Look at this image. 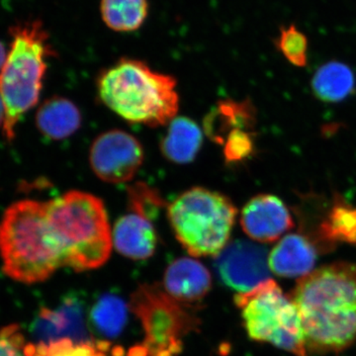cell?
<instances>
[{"instance_id":"cell-28","label":"cell","mask_w":356,"mask_h":356,"mask_svg":"<svg viewBox=\"0 0 356 356\" xmlns=\"http://www.w3.org/2000/svg\"><path fill=\"white\" fill-rule=\"evenodd\" d=\"M7 58V54L6 50V46H4L2 42H0V70L3 67L4 63H6Z\"/></svg>"},{"instance_id":"cell-19","label":"cell","mask_w":356,"mask_h":356,"mask_svg":"<svg viewBox=\"0 0 356 356\" xmlns=\"http://www.w3.org/2000/svg\"><path fill=\"white\" fill-rule=\"evenodd\" d=\"M355 77L348 65L332 60L318 67L312 79V88L318 99L339 102L353 92Z\"/></svg>"},{"instance_id":"cell-11","label":"cell","mask_w":356,"mask_h":356,"mask_svg":"<svg viewBox=\"0 0 356 356\" xmlns=\"http://www.w3.org/2000/svg\"><path fill=\"white\" fill-rule=\"evenodd\" d=\"M31 332L38 343L64 339L76 343H91L84 322L83 303L74 295L65 297L57 308L42 309L33 322Z\"/></svg>"},{"instance_id":"cell-22","label":"cell","mask_w":356,"mask_h":356,"mask_svg":"<svg viewBox=\"0 0 356 356\" xmlns=\"http://www.w3.org/2000/svg\"><path fill=\"white\" fill-rule=\"evenodd\" d=\"M90 320L98 334L113 339L121 334L127 323V306L116 295H103L93 306Z\"/></svg>"},{"instance_id":"cell-17","label":"cell","mask_w":356,"mask_h":356,"mask_svg":"<svg viewBox=\"0 0 356 356\" xmlns=\"http://www.w3.org/2000/svg\"><path fill=\"white\" fill-rule=\"evenodd\" d=\"M81 124V111L76 104L60 96L46 100L37 111V128L48 139H67L79 130Z\"/></svg>"},{"instance_id":"cell-23","label":"cell","mask_w":356,"mask_h":356,"mask_svg":"<svg viewBox=\"0 0 356 356\" xmlns=\"http://www.w3.org/2000/svg\"><path fill=\"white\" fill-rule=\"evenodd\" d=\"M275 46L290 64L298 67H306L308 63L309 40L296 25L281 27Z\"/></svg>"},{"instance_id":"cell-8","label":"cell","mask_w":356,"mask_h":356,"mask_svg":"<svg viewBox=\"0 0 356 356\" xmlns=\"http://www.w3.org/2000/svg\"><path fill=\"white\" fill-rule=\"evenodd\" d=\"M131 309L140 318L145 332L140 348L143 356H177L182 339L197 327L181 304L156 285H142L133 293Z\"/></svg>"},{"instance_id":"cell-24","label":"cell","mask_w":356,"mask_h":356,"mask_svg":"<svg viewBox=\"0 0 356 356\" xmlns=\"http://www.w3.org/2000/svg\"><path fill=\"white\" fill-rule=\"evenodd\" d=\"M31 356H106L105 346L102 343L96 346L92 343H76L70 339L56 341L48 344H31Z\"/></svg>"},{"instance_id":"cell-16","label":"cell","mask_w":356,"mask_h":356,"mask_svg":"<svg viewBox=\"0 0 356 356\" xmlns=\"http://www.w3.org/2000/svg\"><path fill=\"white\" fill-rule=\"evenodd\" d=\"M311 241L323 252L332 250L339 243L356 245V205L336 194Z\"/></svg>"},{"instance_id":"cell-20","label":"cell","mask_w":356,"mask_h":356,"mask_svg":"<svg viewBox=\"0 0 356 356\" xmlns=\"http://www.w3.org/2000/svg\"><path fill=\"white\" fill-rule=\"evenodd\" d=\"M255 123V111L252 103L222 102L208 115L206 119V130L208 135L216 142H224L225 138L236 129L252 130Z\"/></svg>"},{"instance_id":"cell-21","label":"cell","mask_w":356,"mask_h":356,"mask_svg":"<svg viewBox=\"0 0 356 356\" xmlns=\"http://www.w3.org/2000/svg\"><path fill=\"white\" fill-rule=\"evenodd\" d=\"M100 15L106 27L114 32L139 30L149 15L147 0H100Z\"/></svg>"},{"instance_id":"cell-6","label":"cell","mask_w":356,"mask_h":356,"mask_svg":"<svg viewBox=\"0 0 356 356\" xmlns=\"http://www.w3.org/2000/svg\"><path fill=\"white\" fill-rule=\"evenodd\" d=\"M236 208L226 196L202 187L184 192L168 209L178 242L192 257L218 255L228 245Z\"/></svg>"},{"instance_id":"cell-4","label":"cell","mask_w":356,"mask_h":356,"mask_svg":"<svg viewBox=\"0 0 356 356\" xmlns=\"http://www.w3.org/2000/svg\"><path fill=\"white\" fill-rule=\"evenodd\" d=\"M47 219L65 267L76 271L100 267L113 247L104 204L83 191H69L47 202Z\"/></svg>"},{"instance_id":"cell-29","label":"cell","mask_w":356,"mask_h":356,"mask_svg":"<svg viewBox=\"0 0 356 356\" xmlns=\"http://www.w3.org/2000/svg\"><path fill=\"white\" fill-rule=\"evenodd\" d=\"M4 120H6V109H4L3 102L0 95V127H3Z\"/></svg>"},{"instance_id":"cell-3","label":"cell","mask_w":356,"mask_h":356,"mask_svg":"<svg viewBox=\"0 0 356 356\" xmlns=\"http://www.w3.org/2000/svg\"><path fill=\"white\" fill-rule=\"evenodd\" d=\"M0 257L4 273L31 284L65 267L47 219V202L20 200L11 204L0 221Z\"/></svg>"},{"instance_id":"cell-7","label":"cell","mask_w":356,"mask_h":356,"mask_svg":"<svg viewBox=\"0 0 356 356\" xmlns=\"http://www.w3.org/2000/svg\"><path fill=\"white\" fill-rule=\"evenodd\" d=\"M243 324L254 341L273 344L296 356H308L305 332L296 304L269 280L247 294H236Z\"/></svg>"},{"instance_id":"cell-13","label":"cell","mask_w":356,"mask_h":356,"mask_svg":"<svg viewBox=\"0 0 356 356\" xmlns=\"http://www.w3.org/2000/svg\"><path fill=\"white\" fill-rule=\"evenodd\" d=\"M112 240L117 252L129 259L142 261L154 254L158 234L149 218L131 212L115 222Z\"/></svg>"},{"instance_id":"cell-26","label":"cell","mask_w":356,"mask_h":356,"mask_svg":"<svg viewBox=\"0 0 356 356\" xmlns=\"http://www.w3.org/2000/svg\"><path fill=\"white\" fill-rule=\"evenodd\" d=\"M161 204L163 201L158 192L152 191L146 184H136L129 189V206L131 212L138 213L152 219L161 207Z\"/></svg>"},{"instance_id":"cell-5","label":"cell","mask_w":356,"mask_h":356,"mask_svg":"<svg viewBox=\"0 0 356 356\" xmlns=\"http://www.w3.org/2000/svg\"><path fill=\"white\" fill-rule=\"evenodd\" d=\"M9 33L13 42L0 70V95L6 109L3 135L13 140L23 115L39 102L48 60L56 51L41 20L18 23Z\"/></svg>"},{"instance_id":"cell-15","label":"cell","mask_w":356,"mask_h":356,"mask_svg":"<svg viewBox=\"0 0 356 356\" xmlns=\"http://www.w3.org/2000/svg\"><path fill=\"white\" fill-rule=\"evenodd\" d=\"M318 248L301 234H290L280 241L269 255V268L281 277H304L312 273Z\"/></svg>"},{"instance_id":"cell-18","label":"cell","mask_w":356,"mask_h":356,"mask_svg":"<svg viewBox=\"0 0 356 356\" xmlns=\"http://www.w3.org/2000/svg\"><path fill=\"white\" fill-rule=\"evenodd\" d=\"M202 132L197 124L186 117H175L168 124L161 142L163 156L178 165L191 163L202 146Z\"/></svg>"},{"instance_id":"cell-9","label":"cell","mask_w":356,"mask_h":356,"mask_svg":"<svg viewBox=\"0 0 356 356\" xmlns=\"http://www.w3.org/2000/svg\"><path fill=\"white\" fill-rule=\"evenodd\" d=\"M96 177L112 184L130 181L144 161V149L134 136L111 130L96 138L89 154Z\"/></svg>"},{"instance_id":"cell-14","label":"cell","mask_w":356,"mask_h":356,"mask_svg":"<svg viewBox=\"0 0 356 356\" xmlns=\"http://www.w3.org/2000/svg\"><path fill=\"white\" fill-rule=\"evenodd\" d=\"M165 288L166 293L178 303H195L210 291V273L200 262L182 257L166 269Z\"/></svg>"},{"instance_id":"cell-1","label":"cell","mask_w":356,"mask_h":356,"mask_svg":"<svg viewBox=\"0 0 356 356\" xmlns=\"http://www.w3.org/2000/svg\"><path fill=\"white\" fill-rule=\"evenodd\" d=\"M307 350L337 353L356 341V264L336 262L300 278L291 297Z\"/></svg>"},{"instance_id":"cell-2","label":"cell","mask_w":356,"mask_h":356,"mask_svg":"<svg viewBox=\"0 0 356 356\" xmlns=\"http://www.w3.org/2000/svg\"><path fill=\"white\" fill-rule=\"evenodd\" d=\"M97 90L102 102L121 118L149 127L170 124L179 107L175 77L136 58H121L103 70Z\"/></svg>"},{"instance_id":"cell-10","label":"cell","mask_w":356,"mask_h":356,"mask_svg":"<svg viewBox=\"0 0 356 356\" xmlns=\"http://www.w3.org/2000/svg\"><path fill=\"white\" fill-rule=\"evenodd\" d=\"M266 248L248 241H235L217 255L216 268L224 284L247 294L271 280Z\"/></svg>"},{"instance_id":"cell-12","label":"cell","mask_w":356,"mask_h":356,"mask_svg":"<svg viewBox=\"0 0 356 356\" xmlns=\"http://www.w3.org/2000/svg\"><path fill=\"white\" fill-rule=\"evenodd\" d=\"M241 224L250 238L261 243L274 242L294 226L286 205L269 194L255 196L245 204Z\"/></svg>"},{"instance_id":"cell-27","label":"cell","mask_w":356,"mask_h":356,"mask_svg":"<svg viewBox=\"0 0 356 356\" xmlns=\"http://www.w3.org/2000/svg\"><path fill=\"white\" fill-rule=\"evenodd\" d=\"M0 356H30L28 343L17 325H11L0 331Z\"/></svg>"},{"instance_id":"cell-25","label":"cell","mask_w":356,"mask_h":356,"mask_svg":"<svg viewBox=\"0 0 356 356\" xmlns=\"http://www.w3.org/2000/svg\"><path fill=\"white\" fill-rule=\"evenodd\" d=\"M222 144L225 158L229 163H240L254 154V135L248 130L236 129L232 131Z\"/></svg>"}]
</instances>
